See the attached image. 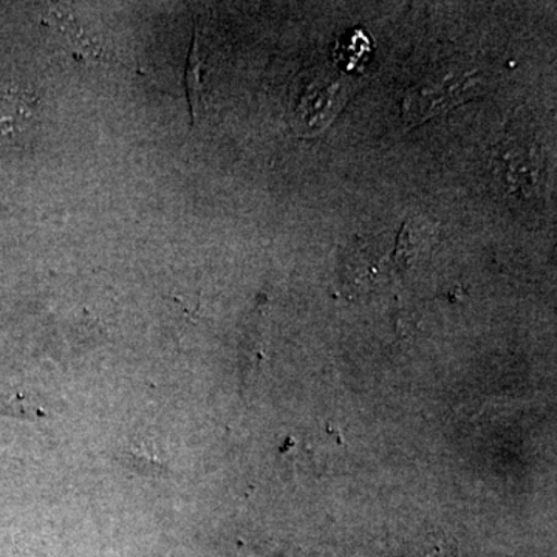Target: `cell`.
<instances>
[{
	"mask_svg": "<svg viewBox=\"0 0 557 557\" xmlns=\"http://www.w3.org/2000/svg\"><path fill=\"white\" fill-rule=\"evenodd\" d=\"M39 127L38 106L25 91H0V148H21Z\"/></svg>",
	"mask_w": 557,
	"mask_h": 557,
	"instance_id": "1",
	"label": "cell"
},
{
	"mask_svg": "<svg viewBox=\"0 0 557 557\" xmlns=\"http://www.w3.org/2000/svg\"><path fill=\"white\" fill-rule=\"evenodd\" d=\"M478 79L460 78L453 81V84H446L443 81L442 86H424L416 94L408 95L405 101L406 120L417 124L420 120H426V116L435 115L443 109L449 108L454 102L467 100L468 91L475 87Z\"/></svg>",
	"mask_w": 557,
	"mask_h": 557,
	"instance_id": "2",
	"label": "cell"
},
{
	"mask_svg": "<svg viewBox=\"0 0 557 557\" xmlns=\"http://www.w3.org/2000/svg\"><path fill=\"white\" fill-rule=\"evenodd\" d=\"M0 413L28 418V420L46 417V410H44V406L40 405L38 399L33 398L32 395L24 394V392L0 394Z\"/></svg>",
	"mask_w": 557,
	"mask_h": 557,
	"instance_id": "3",
	"label": "cell"
}]
</instances>
